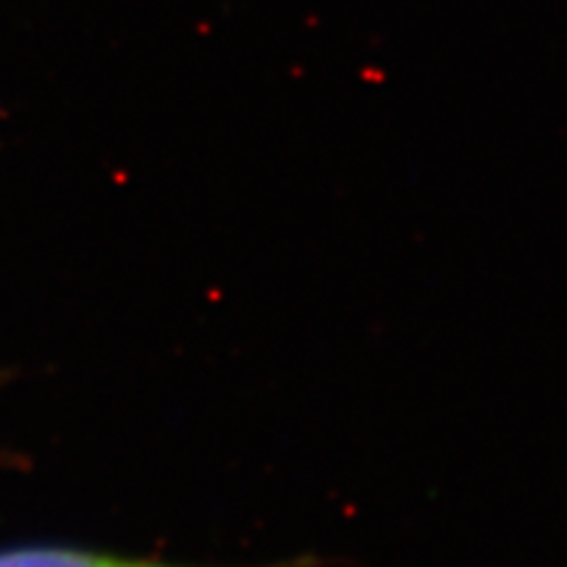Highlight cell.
Returning a JSON list of instances; mask_svg holds the SVG:
<instances>
[{
	"label": "cell",
	"mask_w": 567,
	"mask_h": 567,
	"mask_svg": "<svg viewBox=\"0 0 567 567\" xmlns=\"http://www.w3.org/2000/svg\"><path fill=\"white\" fill-rule=\"evenodd\" d=\"M0 567H329V563L313 555L276 559L264 565H187L166 563V559L116 555V551H97L82 547H17L0 549Z\"/></svg>",
	"instance_id": "obj_1"
}]
</instances>
